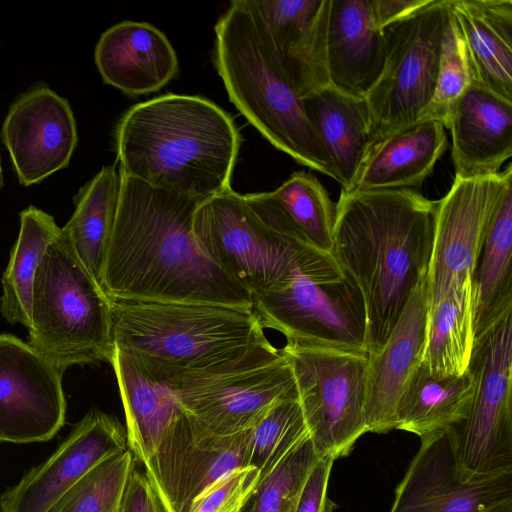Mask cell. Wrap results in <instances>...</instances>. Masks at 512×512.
<instances>
[{
    "label": "cell",
    "instance_id": "obj_3",
    "mask_svg": "<svg viewBox=\"0 0 512 512\" xmlns=\"http://www.w3.org/2000/svg\"><path fill=\"white\" fill-rule=\"evenodd\" d=\"M240 143L231 116L194 95L168 93L140 102L115 129L120 174L201 199L231 188Z\"/></svg>",
    "mask_w": 512,
    "mask_h": 512
},
{
    "label": "cell",
    "instance_id": "obj_42",
    "mask_svg": "<svg viewBox=\"0 0 512 512\" xmlns=\"http://www.w3.org/2000/svg\"><path fill=\"white\" fill-rule=\"evenodd\" d=\"M484 512H512V498L496 504Z\"/></svg>",
    "mask_w": 512,
    "mask_h": 512
},
{
    "label": "cell",
    "instance_id": "obj_8",
    "mask_svg": "<svg viewBox=\"0 0 512 512\" xmlns=\"http://www.w3.org/2000/svg\"><path fill=\"white\" fill-rule=\"evenodd\" d=\"M177 395L203 427L231 436L252 429L277 403L298 393L289 360L269 343L220 366L181 371Z\"/></svg>",
    "mask_w": 512,
    "mask_h": 512
},
{
    "label": "cell",
    "instance_id": "obj_25",
    "mask_svg": "<svg viewBox=\"0 0 512 512\" xmlns=\"http://www.w3.org/2000/svg\"><path fill=\"white\" fill-rule=\"evenodd\" d=\"M446 148L443 122L423 118L374 143L351 190L419 191Z\"/></svg>",
    "mask_w": 512,
    "mask_h": 512
},
{
    "label": "cell",
    "instance_id": "obj_41",
    "mask_svg": "<svg viewBox=\"0 0 512 512\" xmlns=\"http://www.w3.org/2000/svg\"><path fill=\"white\" fill-rule=\"evenodd\" d=\"M428 0H372L373 15L380 29L424 6Z\"/></svg>",
    "mask_w": 512,
    "mask_h": 512
},
{
    "label": "cell",
    "instance_id": "obj_27",
    "mask_svg": "<svg viewBox=\"0 0 512 512\" xmlns=\"http://www.w3.org/2000/svg\"><path fill=\"white\" fill-rule=\"evenodd\" d=\"M303 102L309 121L340 177L341 190L350 191L375 143L365 99L326 86L303 97Z\"/></svg>",
    "mask_w": 512,
    "mask_h": 512
},
{
    "label": "cell",
    "instance_id": "obj_12",
    "mask_svg": "<svg viewBox=\"0 0 512 512\" xmlns=\"http://www.w3.org/2000/svg\"><path fill=\"white\" fill-rule=\"evenodd\" d=\"M252 300L262 328L279 331L287 344L368 355L363 299L347 275L322 279L298 271Z\"/></svg>",
    "mask_w": 512,
    "mask_h": 512
},
{
    "label": "cell",
    "instance_id": "obj_31",
    "mask_svg": "<svg viewBox=\"0 0 512 512\" xmlns=\"http://www.w3.org/2000/svg\"><path fill=\"white\" fill-rule=\"evenodd\" d=\"M474 306V283L469 277L428 311L421 364L430 375L459 376L467 371L475 341Z\"/></svg>",
    "mask_w": 512,
    "mask_h": 512
},
{
    "label": "cell",
    "instance_id": "obj_2",
    "mask_svg": "<svg viewBox=\"0 0 512 512\" xmlns=\"http://www.w3.org/2000/svg\"><path fill=\"white\" fill-rule=\"evenodd\" d=\"M437 206L409 189L341 190L330 254L362 296L367 354L384 345L426 276Z\"/></svg>",
    "mask_w": 512,
    "mask_h": 512
},
{
    "label": "cell",
    "instance_id": "obj_6",
    "mask_svg": "<svg viewBox=\"0 0 512 512\" xmlns=\"http://www.w3.org/2000/svg\"><path fill=\"white\" fill-rule=\"evenodd\" d=\"M193 230L209 258L252 296L280 288L298 271L315 278L342 273L330 253L279 232L232 188L198 205Z\"/></svg>",
    "mask_w": 512,
    "mask_h": 512
},
{
    "label": "cell",
    "instance_id": "obj_24",
    "mask_svg": "<svg viewBox=\"0 0 512 512\" xmlns=\"http://www.w3.org/2000/svg\"><path fill=\"white\" fill-rule=\"evenodd\" d=\"M385 51L372 0H332L326 46L331 87L364 99L382 71Z\"/></svg>",
    "mask_w": 512,
    "mask_h": 512
},
{
    "label": "cell",
    "instance_id": "obj_15",
    "mask_svg": "<svg viewBox=\"0 0 512 512\" xmlns=\"http://www.w3.org/2000/svg\"><path fill=\"white\" fill-rule=\"evenodd\" d=\"M62 372L28 342L0 334V442L51 440L66 419Z\"/></svg>",
    "mask_w": 512,
    "mask_h": 512
},
{
    "label": "cell",
    "instance_id": "obj_21",
    "mask_svg": "<svg viewBox=\"0 0 512 512\" xmlns=\"http://www.w3.org/2000/svg\"><path fill=\"white\" fill-rule=\"evenodd\" d=\"M425 277L384 345L367 355L364 411L368 432L383 434L395 429L398 401L422 362L428 314Z\"/></svg>",
    "mask_w": 512,
    "mask_h": 512
},
{
    "label": "cell",
    "instance_id": "obj_16",
    "mask_svg": "<svg viewBox=\"0 0 512 512\" xmlns=\"http://www.w3.org/2000/svg\"><path fill=\"white\" fill-rule=\"evenodd\" d=\"M128 450L126 428L113 415L93 409L40 465L0 495V512H50L89 471Z\"/></svg>",
    "mask_w": 512,
    "mask_h": 512
},
{
    "label": "cell",
    "instance_id": "obj_5",
    "mask_svg": "<svg viewBox=\"0 0 512 512\" xmlns=\"http://www.w3.org/2000/svg\"><path fill=\"white\" fill-rule=\"evenodd\" d=\"M110 308L114 346L182 371L220 366L270 343L252 309L111 299Z\"/></svg>",
    "mask_w": 512,
    "mask_h": 512
},
{
    "label": "cell",
    "instance_id": "obj_20",
    "mask_svg": "<svg viewBox=\"0 0 512 512\" xmlns=\"http://www.w3.org/2000/svg\"><path fill=\"white\" fill-rule=\"evenodd\" d=\"M110 364L125 412L128 449L143 464L185 412L177 395L182 370L116 346Z\"/></svg>",
    "mask_w": 512,
    "mask_h": 512
},
{
    "label": "cell",
    "instance_id": "obj_22",
    "mask_svg": "<svg viewBox=\"0 0 512 512\" xmlns=\"http://www.w3.org/2000/svg\"><path fill=\"white\" fill-rule=\"evenodd\" d=\"M445 128L451 132L455 177L495 175L512 155V102L474 83L451 108Z\"/></svg>",
    "mask_w": 512,
    "mask_h": 512
},
{
    "label": "cell",
    "instance_id": "obj_9",
    "mask_svg": "<svg viewBox=\"0 0 512 512\" xmlns=\"http://www.w3.org/2000/svg\"><path fill=\"white\" fill-rule=\"evenodd\" d=\"M449 0L428 2L385 28V61L365 96L374 142L423 119L432 100Z\"/></svg>",
    "mask_w": 512,
    "mask_h": 512
},
{
    "label": "cell",
    "instance_id": "obj_38",
    "mask_svg": "<svg viewBox=\"0 0 512 512\" xmlns=\"http://www.w3.org/2000/svg\"><path fill=\"white\" fill-rule=\"evenodd\" d=\"M258 479L259 472L252 466L235 469L200 495L190 512H238Z\"/></svg>",
    "mask_w": 512,
    "mask_h": 512
},
{
    "label": "cell",
    "instance_id": "obj_30",
    "mask_svg": "<svg viewBox=\"0 0 512 512\" xmlns=\"http://www.w3.org/2000/svg\"><path fill=\"white\" fill-rule=\"evenodd\" d=\"M120 190L119 170L104 166L74 196V213L60 231L62 241L99 286Z\"/></svg>",
    "mask_w": 512,
    "mask_h": 512
},
{
    "label": "cell",
    "instance_id": "obj_36",
    "mask_svg": "<svg viewBox=\"0 0 512 512\" xmlns=\"http://www.w3.org/2000/svg\"><path fill=\"white\" fill-rule=\"evenodd\" d=\"M310 437L297 397L277 403L250 429L249 466L259 477L272 470L296 445Z\"/></svg>",
    "mask_w": 512,
    "mask_h": 512
},
{
    "label": "cell",
    "instance_id": "obj_19",
    "mask_svg": "<svg viewBox=\"0 0 512 512\" xmlns=\"http://www.w3.org/2000/svg\"><path fill=\"white\" fill-rule=\"evenodd\" d=\"M302 97L329 86L326 46L332 0H245Z\"/></svg>",
    "mask_w": 512,
    "mask_h": 512
},
{
    "label": "cell",
    "instance_id": "obj_14",
    "mask_svg": "<svg viewBox=\"0 0 512 512\" xmlns=\"http://www.w3.org/2000/svg\"><path fill=\"white\" fill-rule=\"evenodd\" d=\"M512 165L486 177H454L438 200L431 257L426 272L428 311L455 285L474 277L487 226Z\"/></svg>",
    "mask_w": 512,
    "mask_h": 512
},
{
    "label": "cell",
    "instance_id": "obj_26",
    "mask_svg": "<svg viewBox=\"0 0 512 512\" xmlns=\"http://www.w3.org/2000/svg\"><path fill=\"white\" fill-rule=\"evenodd\" d=\"M473 83L512 102V0H449Z\"/></svg>",
    "mask_w": 512,
    "mask_h": 512
},
{
    "label": "cell",
    "instance_id": "obj_4",
    "mask_svg": "<svg viewBox=\"0 0 512 512\" xmlns=\"http://www.w3.org/2000/svg\"><path fill=\"white\" fill-rule=\"evenodd\" d=\"M214 30V65L234 106L274 147L340 184L303 97L245 0L231 1Z\"/></svg>",
    "mask_w": 512,
    "mask_h": 512
},
{
    "label": "cell",
    "instance_id": "obj_10",
    "mask_svg": "<svg viewBox=\"0 0 512 512\" xmlns=\"http://www.w3.org/2000/svg\"><path fill=\"white\" fill-rule=\"evenodd\" d=\"M468 369L472 405L450 430L459 474L469 480L512 472V312L475 338Z\"/></svg>",
    "mask_w": 512,
    "mask_h": 512
},
{
    "label": "cell",
    "instance_id": "obj_28",
    "mask_svg": "<svg viewBox=\"0 0 512 512\" xmlns=\"http://www.w3.org/2000/svg\"><path fill=\"white\" fill-rule=\"evenodd\" d=\"M511 261L512 171L494 205L473 277L475 338L512 312Z\"/></svg>",
    "mask_w": 512,
    "mask_h": 512
},
{
    "label": "cell",
    "instance_id": "obj_40",
    "mask_svg": "<svg viewBox=\"0 0 512 512\" xmlns=\"http://www.w3.org/2000/svg\"><path fill=\"white\" fill-rule=\"evenodd\" d=\"M119 512H164L145 474L136 468L127 483Z\"/></svg>",
    "mask_w": 512,
    "mask_h": 512
},
{
    "label": "cell",
    "instance_id": "obj_32",
    "mask_svg": "<svg viewBox=\"0 0 512 512\" xmlns=\"http://www.w3.org/2000/svg\"><path fill=\"white\" fill-rule=\"evenodd\" d=\"M61 228L48 213L29 206L20 213V230L2 275L0 313L11 324L30 327V306L36 270Z\"/></svg>",
    "mask_w": 512,
    "mask_h": 512
},
{
    "label": "cell",
    "instance_id": "obj_33",
    "mask_svg": "<svg viewBox=\"0 0 512 512\" xmlns=\"http://www.w3.org/2000/svg\"><path fill=\"white\" fill-rule=\"evenodd\" d=\"M269 194L305 243L331 253L336 203L316 177L304 171L294 172Z\"/></svg>",
    "mask_w": 512,
    "mask_h": 512
},
{
    "label": "cell",
    "instance_id": "obj_29",
    "mask_svg": "<svg viewBox=\"0 0 512 512\" xmlns=\"http://www.w3.org/2000/svg\"><path fill=\"white\" fill-rule=\"evenodd\" d=\"M474 392L475 379L469 369L459 376L434 377L420 364L398 401L395 429L420 439L447 432L467 418Z\"/></svg>",
    "mask_w": 512,
    "mask_h": 512
},
{
    "label": "cell",
    "instance_id": "obj_18",
    "mask_svg": "<svg viewBox=\"0 0 512 512\" xmlns=\"http://www.w3.org/2000/svg\"><path fill=\"white\" fill-rule=\"evenodd\" d=\"M1 139L19 182L43 181L68 166L78 142L69 102L46 86L28 90L10 106Z\"/></svg>",
    "mask_w": 512,
    "mask_h": 512
},
{
    "label": "cell",
    "instance_id": "obj_23",
    "mask_svg": "<svg viewBox=\"0 0 512 512\" xmlns=\"http://www.w3.org/2000/svg\"><path fill=\"white\" fill-rule=\"evenodd\" d=\"M94 59L104 83L133 97L160 90L179 71L168 38L147 22L122 21L104 31Z\"/></svg>",
    "mask_w": 512,
    "mask_h": 512
},
{
    "label": "cell",
    "instance_id": "obj_34",
    "mask_svg": "<svg viewBox=\"0 0 512 512\" xmlns=\"http://www.w3.org/2000/svg\"><path fill=\"white\" fill-rule=\"evenodd\" d=\"M319 459L310 437L259 477L238 512H295L304 483Z\"/></svg>",
    "mask_w": 512,
    "mask_h": 512
},
{
    "label": "cell",
    "instance_id": "obj_13",
    "mask_svg": "<svg viewBox=\"0 0 512 512\" xmlns=\"http://www.w3.org/2000/svg\"><path fill=\"white\" fill-rule=\"evenodd\" d=\"M250 430L217 435L184 412L142 465L164 512H190L194 501L227 473L249 466Z\"/></svg>",
    "mask_w": 512,
    "mask_h": 512
},
{
    "label": "cell",
    "instance_id": "obj_11",
    "mask_svg": "<svg viewBox=\"0 0 512 512\" xmlns=\"http://www.w3.org/2000/svg\"><path fill=\"white\" fill-rule=\"evenodd\" d=\"M319 458L347 456L368 432L364 401L367 355L287 344L280 349Z\"/></svg>",
    "mask_w": 512,
    "mask_h": 512
},
{
    "label": "cell",
    "instance_id": "obj_37",
    "mask_svg": "<svg viewBox=\"0 0 512 512\" xmlns=\"http://www.w3.org/2000/svg\"><path fill=\"white\" fill-rule=\"evenodd\" d=\"M472 84L464 38L450 10L441 44L435 90L423 118L440 120L445 126L451 108Z\"/></svg>",
    "mask_w": 512,
    "mask_h": 512
},
{
    "label": "cell",
    "instance_id": "obj_35",
    "mask_svg": "<svg viewBox=\"0 0 512 512\" xmlns=\"http://www.w3.org/2000/svg\"><path fill=\"white\" fill-rule=\"evenodd\" d=\"M136 461L129 449L104 460L82 477L50 512H119Z\"/></svg>",
    "mask_w": 512,
    "mask_h": 512
},
{
    "label": "cell",
    "instance_id": "obj_1",
    "mask_svg": "<svg viewBox=\"0 0 512 512\" xmlns=\"http://www.w3.org/2000/svg\"><path fill=\"white\" fill-rule=\"evenodd\" d=\"M121 175L100 286L116 301L215 304L252 309L249 291L205 253L193 230L205 199Z\"/></svg>",
    "mask_w": 512,
    "mask_h": 512
},
{
    "label": "cell",
    "instance_id": "obj_43",
    "mask_svg": "<svg viewBox=\"0 0 512 512\" xmlns=\"http://www.w3.org/2000/svg\"><path fill=\"white\" fill-rule=\"evenodd\" d=\"M3 185H4V178H3V171H2L1 161H0V190L3 187Z\"/></svg>",
    "mask_w": 512,
    "mask_h": 512
},
{
    "label": "cell",
    "instance_id": "obj_39",
    "mask_svg": "<svg viewBox=\"0 0 512 512\" xmlns=\"http://www.w3.org/2000/svg\"><path fill=\"white\" fill-rule=\"evenodd\" d=\"M331 457L317 460L302 488L295 512H333L336 504L328 497V483L334 463Z\"/></svg>",
    "mask_w": 512,
    "mask_h": 512
},
{
    "label": "cell",
    "instance_id": "obj_17",
    "mask_svg": "<svg viewBox=\"0 0 512 512\" xmlns=\"http://www.w3.org/2000/svg\"><path fill=\"white\" fill-rule=\"evenodd\" d=\"M510 498L512 472L460 476L449 430L420 439L389 512H484Z\"/></svg>",
    "mask_w": 512,
    "mask_h": 512
},
{
    "label": "cell",
    "instance_id": "obj_7",
    "mask_svg": "<svg viewBox=\"0 0 512 512\" xmlns=\"http://www.w3.org/2000/svg\"><path fill=\"white\" fill-rule=\"evenodd\" d=\"M27 342L62 373L112 360L110 299L60 234L35 273Z\"/></svg>",
    "mask_w": 512,
    "mask_h": 512
}]
</instances>
